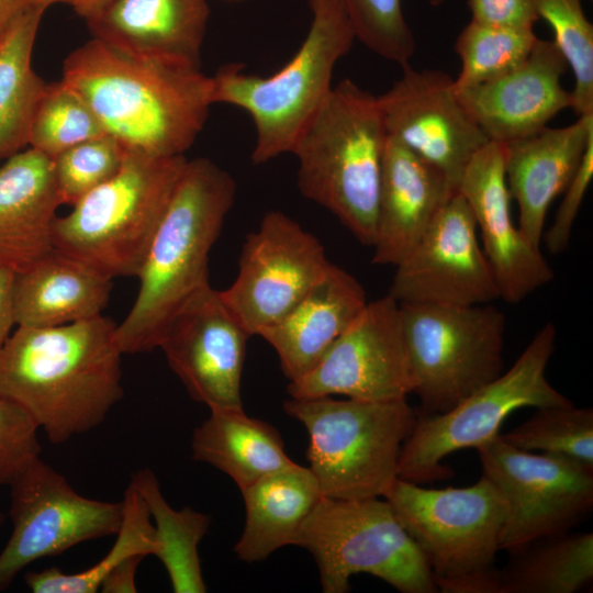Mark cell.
Instances as JSON below:
<instances>
[{"mask_svg":"<svg viewBox=\"0 0 593 593\" xmlns=\"http://www.w3.org/2000/svg\"><path fill=\"white\" fill-rule=\"evenodd\" d=\"M61 80L88 103L107 134L128 150L155 157L184 155L213 104L212 78L201 67L94 37L65 58Z\"/></svg>","mask_w":593,"mask_h":593,"instance_id":"cell-1","label":"cell"},{"mask_svg":"<svg viewBox=\"0 0 593 593\" xmlns=\"http://www.w3.org/2000/svg\"><path fill=\"white\" fill-rule=\"evenodd\" d=\"M116 325L99 315L18 326L0 347V398L24 409L53 444L92 430L123 396Z\"/></svg>","mask_w":593,"mask_h":593,"instance_id":"cell-2","label":"cell"},{"mask_svg":"<svg viewBox=\"0 0 593 593\" xmlns=\"http://www.w3.org/2000/svg\"><path fill=\"white\" fill-rule=\"evenodd\" d=\"M236 197V182L209 158L188 160L137 273L139 289L116 325L122 354L158 348L180 305L210 284L209 255Z\"/></svg>","mask_w":593,"mask_h":593,"instance_id":"cell-3","label":"cell"},{"mask_svg":"<svg viewBox=\"0 0 593 593\" xmlns=\"http://www.w3.org/2000/svg\"><path fill=\"white\" fill-rule=\"evenodd\" d=\"M387 142L378 96L344 79L333 86L291 150L299 161L300 192L367 246L374 239Z\"/></svg>","mask_w":593,"mask_h":593,"instance_id":"cell-4","label":"cell"},{"mask_svg":"<svg viewBox=\"0 0 593 593\" xmlns=\"http://www.w3.org/2000/svg\"><path fill=\"white\" fill-rule=\"evenodd\" d=\"M309 32L298 52L277 72L262 77L233 63L211 76L213 103L240 108L254 122L255 165L291 153L329 94L337 63L356 40L342 0H309Z\"/></svg>","mask_w":593,"mask_h":593,"instance_id":"cell-5","label":"cell"},{"mask_svg":"<svg viewBox=\"0 0 593 593\" xmlns=\"http://www.w3.org/2000/svg\"><path fill=\"white\" fill-rule=\"evenodd\" d=\"M187 161L126 149L112 178L56 217L54 249L112 280L136 277Z\"/></svg>","mask_w":593,"mask_h":593,"instance_id":"cell-6","label":"cell"},{"mask_svg":"<svg viewBox=\"0 0 593 593\" xmlns=\"http://www.w3.org/2000/svg\"><path fill=\"white\" fill-rule=\"evenodd\" d=\"M383 497L444 593H499L495 567L504 499L484 474L465 488L428 489L396 478Z\"/></svg>","mask_w":593,"mask_h":593,"instance_id":"cell-7","label":"cell"},{"mask_svg":"<svg viewBox=\"0 0 593 593\" xmlns=\"http://www.w3.org/2000/svg\"><path fill=\"white\" fill-rule=\"evenodd\" d=\"M283 407L307 432L309 469L323 496L383 497L398 478L402 446L417 419L406 399L291 398Z\"/></svg>","mask_w":593,"mask_h":593,"instance_id":"cell-8","label":"cell"},{"mask_svg":"<svg viewBox=\"0 0 593 593\" xmlns=\"http://www.w3.org/2000/svg\"><path fill=\"white\" fill-rule=\"evenodd\" d=\"M294 546L315 559L325 593H345L350 578L371 574L402 593H434L427 561L383 497L322 496L302 523Z\"/></svg>","mask_w":593,"mask_h":593,"instance_id":"cell-9","label":"cell"},{"mask_svg":"<svg viewBox=\"0 0 593 593\" xmlns=\"http://www.w3.org/2000/svg\"><path fill=\"white\" fill-rule=\"evenodd\" d=\"M556 337L555 324L546 323L507 371L444 413L417 414L401 449L398 478L418 484L449 478L444 458L499 435L514 411L572 403L546 377Z\"/></svg>","mask_w":593,"mask_h":593,"instance_id":"cell-10","label":"cell"},{"mask_svg":"<svg viewBox=\"0 0 593 593\" xmlns=\"http://www.w3.org/2000/svg\"><path fill=\"white\" fill-rule=\"evenodd\" d=\"M418 415L444 413L504 371L505 316L490 303H399Z\"/></svg>","mask_w":593,"mask_h":593,"instance_id":"cell-11","label":"cell"},{"mask_svg":"<svg viewBox=\"0 0 593 593\" xmlns=\"http://www.w3.org/2000/svg\"><path fill=\"white\" fill-rule=\"evenodd\" d=\"M482 474L506 505L500 549L516 553L540 539L569 532L593 506V470L558 455H536L500 434L478 446Z\"/></svg>","mask_w":593,"mask_h":593,"instance_id":"cell-12","label":"cell"},{"mask_svg":"<svg viewBox=\"0 0 593 593\" xmlns=\"http://www.w3.org/2000/svg\"><path fill=\"white\" fill-rule=\"evenodd\" d=\"M12 532L0 552V591L34 561L61 555L89 540L115 536L123 500L99 501L79 494L41 457L9 485Z\"/></svg>","mask_w":593,"mask_h":593,"instance_id":"cell-13","label":"cell"},{"mask_svg":"<svg viewBox=\"0 0 593 593\" xmlns=\"http://www.w3.org/2000/svg\"><path fill=\"white\" fill-rule=\"evenodd\" d=\"M331 264L313 234L287 214L270 211L247 235L237 277L221 296L245 331L259 335L284 317Z\"/></svg>","mask_w":593,"mask_h":593,"instance_id":"cell-14","label":"cell"},{"mask_svg":"<svg viewBox=\"0 0 593 593\" xmlns=\"http://www.w3.org/2000/svg\"><path fill=\"white\" fill-rule=\"evenodd\" d=\"M413 385L400 304L387 294L368 302L315 367L287 390L292 399L393 401L406 399Z\"/></svg>","mask_w":593,"mask_h":593,"instance_id":"cell-15","label":"cell"},{"mask_svg":"<svg viewBox=\"0 0 593 593\" xmlns=\"http://www.w3.org/2000/svg\"><path fill=\"white\" fill-rule=\"evenodd\" d=\"M395 268L388 294L401 304L474 305L500 299L474 217L459 191Z\"/></svg>","mask_w":593,"mask_h":593,"instance_id":"cell-16","label":"cell"},{"mask_svg":"<svg viewBox=\"0 0 593 593\" xmlns=\"http://www.w3.org/2000/svg\"><path fill=\"white\" fill-rule=\"evenodd\" d=\"M249 337L221 292L206 284L175 312L158 348L194 401L209 409L243 407L240 381Z\"/></svg>","mask_w":593,"mask_h":593,"instance_id":"cell-17","label":"cell"},{"mask_svg":"<svg viewBox=\"0 0 593 593\" xmlns=\"http://www.w3.org/2000/svg\"><path fill=\"white\" fill-rule=\"evenodd\" d=\"M402 69L378 96L388 136L438 168L458 189L467 165L489 138L462 105L448 74L410 64Z\"/></svg>","mask_w":593,"mask_h":593,"instance_id":"cell-18","label":"cell"},{"mask_svg":"<svg viewBox=\"0 0 593 593\" xmlns=\"http://www.w3.org/2000/svg\"><path fill=\"white\" fill-rule=\"evenodd\" d=\"M468 203L500 299L516 303L550 282L553 270L540 247L515 225L505 175V144L489 141L471 158L458 184Z\"/></svg>","mask_w":593,"mask_h":593,"instance_id":"cell-19","label":"cell"},{"mask_svg":"<svg viewBox=\"0 0 593 593\" xmlns=\"http://www.w3.org/2000/svg\"><path fill=\"white\" fill-rule=\"evenodd\" d=\"M567 67L555 43L538 38L512 70L456 91L489 141L506 144L541 131L559 112L572 109L571 91L561 83Z\"/></svg>","mask_w":593,"mask_h":593,"instance_id":"cell-20","label":"cell"},{"mask_svg":"<svg viewBox=\"0 0 593 593\" xmlns=\"http://www.w3.org/2000/svg\"><path fill=\"white\" fill-rule=\"evenodd\" d=\"M457 191L443 171L388 136L372 262L398 265Z\"/></svg>","mask_w":593,"mask_h":593,"instance_id":"cell-21","label":"cell"},{"mask_svg":"<svg viewBox=\"0 0 593 593\" xmlns=\"http://www.w3.org/2000/svg\"><path fill=\"white\" fill-rule=\"evenodd\" d=\"M593 141V114L563 127H548L505 144V175L519 210L518 227L540 246L551 202L578 170Z\"/></svg>","mask_w":593,"mask_h":593,"instance_id":"cell-22","label":"cell"},{"mask_svg":"<svg viewBox=\"0 0 593 593\" xmlns=\"http://www.w3.org/2000/svg\"><path fill=\"white\" fill-rule=\"evenodd\" d=\"M61 205L53 158L30 147L0 167V267L18 275L54 250Z\"/></svg>","mask_w":593,"mask_h":593,"instance_id":"cell-23","label":"cell"},{"mask_svg":"<svg viewBox=\"0 0 593 593\" xmlns=\"http://www.w3.org/2000/svg\"><path fill=\"white\" fill-rule=\"evenodd\" d=\"M368 303L360 282L331 264L325 275L279 322L262 329L290 381L312 370Z\"/></svg>","mask_w":593,"mask_h":593,"instance_id":"cell-24","label":"cell"},{"mask_svg":"<svg viewBox=\"0 0 593 593\" xmlns=\"http://www.w3.org/2000/svg\"><path fill=\"white\" fill-rule=\"evenodd\" d=\"M206 0H113L88 21L92 37L121 49L201 67Z\"/></svg>","mask_w":593,"mask_h":593,"instance_id":"cell-25","label":"cell"},{"mask_svg":"<svg viewBox=\"0 0 593 593\" xmlns=\"http://www.w3.org/2000/svg\"><path fill=\"white\" fill-rule=\"evenodd\" d=\"M112 279L55 249L14 279L16 326L54 327L102 315Z\"/></svg>","mask_w":593,"mask_h":593,"instance_id":"cell-26","label":"cell"},{"mask_svg":"<svg viewBox=\"0 0 593 593\" xmlns=\"http://www.w3.org/2000/svg\"><path fill=\"white\" fill-rule=\"evenodd\" d=\"M240 492L246 518L234 551L248 563L264 561L276 550L293 545L302 523L323 496L309 467L295 462Z\"/></svg>","mask_w":593,"mask_h":593,"instance_id":"cell-27","label":"cell"},{"mask_svg":"<svg viewBox=\"0 0 593 593\" xmlns=\"http://www.w3.org/2000/svg\"><path fill=\"white\" fill-rule=\"evenodd\" d=\"M192 459L209 463L245 489L293 463L279 432L248 416L243 407H212L191 440Z\"/></svg>","mask_w":593,"mask_h":593,"instance_id":"cell-28","label":"cell"},{"mask_svg":"<svg viewBox=\"0 0 593 593\" xmlns=\"http://www.w3.org/2000/svg\"><path fill=\"white\" fill-rule=\"evenodd\" d=\"M21 18L0 42V157L29 145L33 121L47 83L32 67V53L43 13Z\"/></svg>","mask_w":593,"mask_h":593,"instance_id":"cell-29","label":"cell"},{"mask_svg":"<svg viewBox=\"0 0 593 593\" xmlns=\"http://www.w3.org/2000/svg\"><path fill=\"white\" fill-rule=\"evenodd\" d=\"M145 502L154 526L158 551L175 593H204L199 545L210 528L211 518L190 506L176 510L164 497L156 474L137 470L128 483Z\"/></svg>","mask_w":593,"mask_h":593,"instance_id":"cell-30","label":"cell"},{"mask_svg":"<svg viewBox=\"0 0 593 593\" xmlns=\"http://www.w3.org/2000/svg\"><path fill=\"white\" fill-rule=\"evenodd\" d=\"M499 593H574L593 579V534L563 533L514 553Z\"/></svg>","mask_w":593,"mask_h":593,"instance_id":"cell-31","label":"cell"},{"mask_svg":"<svg viewBox=\"0 0 593 593\" xmlns=\"http://www.w3.org/2000/svg\"><path fill=\"white\" fill-rule=\"evenodd\" d=\"M108 553L92 567L75 573L59 568L29 571L24 581L34 593H96L105 575L128 557L156 556L158 544L148 508L130 484L123 497V519Z\"/></svg>","mask_w":593,"mask_h":593,"instance_id":"cell-32","label":"cell"},{"mask_svg":"<svg viewBox=\"0 0 593 593\" xmlns=\"http://www.w3.org/2000/svg\"><path fill=\"white\" fill-rule=\"evenodd\" d=\"M537 40L534 29L493 26L471 20L455 43L461 61L455 89L470 88L512 70L526 59Z\"/></svg>","mask_w":593,"mask_h":593,"instance_id":"cell-33","label":"cell"},{"mask_svg":"<svg viewBox=\"0 0 593 593\" xmlns=\"http://www.w3.org/2000/svg\"><path fill=\"white\" fill-rule=\"evenodd\" d=\"M500 436L518 449L563 456L593 470L592 407L572 403L538 407L530 418Z\"/></svg>","mask_w":593,"mask_h":593,"instance_id":"cell-34","label":"cell"},{"mask_svg":"<svg viewBox=\"0 0 593 593\" xmlns=\"http://www.w3.org/2000/svg\"><path fill=\"white\" fill-rule=\"evenodd\" d=\"M107 134L81 96L64 80L47 83L29 145L54 158L82 142Z\"/></svg>","mask_w":593,"mask_h":593,"instance_id":"cell-35","label":"cell"},{"mask_svg":"<svg viewBox=\"0 0 593 593\" xmlns=\"http://www.w3.org/2000/svg\"><path fill=\"white\" fill-rule=\"evenodd\" d=\"M539 19L553 32L552 42L574 76L572 109L580 115L593 114V26L581 0H534Z\"/></svg>","mask_w":593,"mask_h":593,"instance_id":"cell-36","label":"cell"},{"mask_svg":"<svg viewBox=\"0 0 593 593\" xmlns=\"http://www.w3.org/2000/svg\"><path fill=\"white\" fill-rule=\"evenodd\" d=\"M126 148L113 136L82 142L53 158L61 204L78 200L112 178L121 168Z\"/></svg>","mask_w":593,"mask_h":593,"instance_id":"cell-37","label":"cell"},{"mask_svg":"<svg viewBox=\"0 0 593 593\" xmlns=\"http://www.w3.org/2000/svg\"><path fill=\"white\" fill-rule=\"evenodd\" d=\"M354 33L378 56L399 64H410L415 38L402 10L401 0H342Z\"/></svg>","mask_w":593,"mask_h":593,"instance_id":"cell-38","label":"cell"},{"mask_svg":"<svg viewBox=\"0 0 593 593\" xmlns=\"http://www.w3.org/2000/svg\"><path fill=\"white\" fill-rule=\"evenodd\" d=\"M38 430L24 409L0 398V485H10L34 459L41 457Z\"/></svg>","mask_w":593,"mask_h":593,"instance_id":"cell-39","label":"cell"},{"mask_svg":"<svg viewBox=\"0 0 593 593\" xmlns=\"http://www.w3.org/2000/svg\"><path fill=\"white\" fill-rule=\"evenodd\" d=\"M593 177V141L589 144L583 159L562 192V201L556 212L552 224L544 231L541 240L550 254H561L568 247L572 227L584 195Z\"/></svg>","mask_w":593,"mask_h":593,"instance_id":"cell-40","label":"cell"},{"mask_svg":"<svg viewBox=\"0 0 593 593\" xmlns=\"http://www.w3.org/2000/svg\"><path fill=\"white\" fill-rule=\"evenodd\" d=\"M473 21L502 27L534 29L539 20L534 0H468Z\"/></svg>","mask_w":593,"mask_h":593,"instance_id":"cell-41","label":"cell"},{"mask_svg":"<svg viewBox=\"0 0 593 593\" xmlns=\"http://www.w3.org/2000/svg\"><path fill=\"white\" fill-rule=\"evenodd\" d=\"M144 556L135 555L114 567L102 580L99 591L102 593H135L136 573Z\"/></svg>","mask_w":593,"mask_h":593,"instance_id":"cell-42","label":"cell"},{"mask_svg":"<svg viewBox=\"0 0 593 593\" xmlns=\"http://www.w3.org/2000/svg\"><path fill=\"white\" fill-rule=\"evenodd\" d=\"M15 273L0 267V347L5 343L16 325L14 310Z\"/></svg>","mask_w":593,"mask_h":593,"instance_id":"cell-43","label":"cell"},{"mask_svg":"<svg viewBox=\"0 0 593 593\" xmlns=\"http://www.w3.org/2000/svg\"><path fill=\"white\" fill-rule=\"evenodd\" d=\"M40 7L45 8L42 0H0V42L21 18Z\"/></svg>","mask_w":593,"mask_h":593,"instance_id":"cell-44","label":"cell"},{"mask_svg":"<svg viewBox=\"0 0 593 593\" xmlns=\"http://www.w3.org/2000/svg\"><path fill=\"white\" fill-rule=\"evenodd\" d=\"M112 1L113 0H42V3L46 9L55 3L67 4L79 16L88 22L100 14Z\"/></svg>","mask_w":593,"mask_h":593,"instance_id":"cell-45","label":"cell"},{"mask_svg":"<svg viewBox=\"0 0 593 593\" xmlns=\"http://www.w3.org/2000/svg\"><path fill=\"white\" fill-rule=\"evenodd\" d=\"M446 0H428L429 4L432 7H439L440 4H443Z\"/></svg>","mask_w":593,"mask_h":593,"instance_id":"cell-46","label":"cell"},{"mask_svg":"<svg viewBox=\"0 0 593 593\" xmlns=\"http://www.w3.org/2000/svg\"><path fill=\"white\" fill-rule=\"evenodd\" d=\"M3 521H4L3 513H2L1 507H0V529H1V526L3 524Z\"/></svg>","mask_w":593,"mask_h":593,"instance_id":"cell-47","label":"cell"},{"mask_svg":"<svg viewBox=\"0 0 593 593\" xmlns=\"http://www.w3.org/2000/svg\"><path fill=\"white\" fill-rule=\"evenodd\" d=\"M227 1H237V0H227Z\"/></svg>","mask_w":593,"mask_h":593,"instance_id":"cell-48","label":"cell"}]
</instances>
